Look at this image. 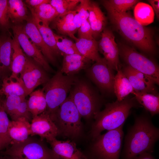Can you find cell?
Here are the masks:
<instances>
[{
	"instance_id": "6da1fadb",
	"label": "cell",
	"mask_w": 159,
	"mask_h": 159,
	"mask_svg": "<svg viewBox=\"0 0 159 159\" xmlns=\"http://www.w3.org/2000/svg\"><path fill=\"white\" fill-rule=\"evenodd\" d=\"M159 138V129L150 116L145 114L137 116L125 136L121 159H133L144 153H152Z\"/></svg>"
},
{
	"instance_id": "7a4b0ae2",
	"label": "cell",
	"mask_w": 159,
	"mask_h": 159,
	"mask_svg": "<svg viewBox=\"0 0 159 159\" xmlns=\"http://www.w3.org/2000/svg\"><path fill=\"white\" fill-rule=\"evenodd\" d=\"M107 13L111 23L126 39L148 54H155L153 32L151 29L140 24L129 12Z\"/></svg>"
},
{
	"instance_id": "3957f363",
	"label": "cell",
	"mask_w": 159,
	"mask_h": 159,
	"mask_svg": "<svg viewBox=\"0 0 159 159\" xmlns=\"http://www.w3.org/2000/svg\"><path fill=\"white\" fill-rule=\"evenodd\" d=\"M135 97H127L121 101L107 103L105 109L95 116L90 131L94 140L103 130H114L124 124L131 109L138 106Z\"/></svg>"
},
{
	"instance_id": "277c9868",
	"label": "cell",
	"mask_w": 159,
	"mask_h": 159,
	"mask_svg": "<svg viewBox=\"0 0 159 159\" xmlns=\"http://www.w3.org/2000/svg\"><path fill=\"white\" fill-rule=\"evenodd\" d=\"M74 75H64L59 70L43 85L47 103L45 111L51 117L67 98L68 93L78 80Z\"/></svg>"
},
{
	"instance_id": "5b68a950",
	"label": "cell",
	"mask_w": 159,
	"mask_h": 159,
	"mask_svg": "<svg viewBox=\"0 0 159 159\" xmlns=\"http://www.w3.org/2000/svg\"><path fill=\"white\" fill-rule=\"evenodd\" d=\"M50 117L57 126L59 134L73 138L81 134L82 117L69 96Z\"/></svg>"
},
{
	"instance_id": "8992f818",
	"label": "cell",
	"mask_w": 159,
	"mask_h": 159,
	"mask_svg": "<svg viewBox=\"0 0 159 159\" xmlns=\"http://www.w3.org/2000/svg\"><path fill=\"white\" fill-rule=\"evenodd\" d=\"M124 124L117 128L100 134L94 140L89 159H120Z\"/></svg>"
},
{
	"instance_id": "52a82bcc",
	"label": "cell",
	"mask_w": 159,
	"mask_h": 159,
	"mask_svg": "<svg viewBox=\"0 0 159 159\" xmlns=\"http://www.w3.org/2000/svg\"><path fill=\"white\" fill-rule=\"evenodd\" d=\"M69 95L81 116L90 119L100 111L102 102L95 91L85 82L78 80L71 88Z\"/></svg>"
},
{
	"instance_id": "ba28073f",
	"label": "cell",
	"mask_w": 159,
	"mask_h": 159,
	"mask_svg": "<svg viewBox=\"0 0 159 159\" xmlns=\"http://www.w3.org/2000/svg\"><path fill=\"white\" fill-rule=\"evenodd\" d=\"M0 153L19 159H59L43 140L29 137L23 142L12 143Z\"/></svg>"
},
{
	"instance_id": "9c48e42d",
	"label": "cell",
	"mask_w": 159,
	"mask_h": 159,
	"mask_svg": "<svg viewBox=\"0 0 159 159\" xmlns=\"http://www.w3.org/2000/svg\"><path fill=\"white\" fill-rule=\"evenodd\" d=\"M119 49V55L127 65L147 75L159 85V68L155 62L129 46L123 45Z\"/></svg>"
},
{
	"instance_id": "30bf717a",
	"label": "cell",
	"mask_w": 159,
	"mask_h": 159,
	"mask_svg": "<svg viewBox=\"0 0 159 159\" xmlns=\"http://www.w3.org/2000/svg\"><path fill=\"white\" fill-rule=\"evenodd\" d=\"M90 78L103 91L114 92L115 75L105 59L101 58L86 69Z\"/></svg>"
},
{
	"instance_id": "8fae6325",
	"label": "cell",
	"mask_w": 159,
	"mask_h": 159,
	"mask_svg": "<svg viewBox=\"0 0 159 159\" xmlns=\"http://www.w3.org/2000/svg\"><path fill=\"white\" fill-rule=\"evenodd\" d=\"M19 77L24 84L26 96L50 79L47 71L42 67L26 56V63Z\"/></svg>"
},
{
	"instance_id": "7c38bea8",
	"label": "cell",
	"mask_w": 159,
	"mask_h": 159,
	"mask_svg": "<svg viewBox=\"0 0 159 159\" xmlns=\"http://www.w3.org/2000/svg\"><path fill=\"white\" fill-rule=\"evenodd\" d=\"M14 36L27 57L31 58L48 72H52L53 69L41 52L31 40L25 33L24 26L16 25L12 26Z\"/></svg>"
},
{
	"instance_id": "4fadbf2b",
	"label": "cell",
	"mask_w": 159,
	"mask_h": 159,
	"mask_svg": "<svg viewBox=\"0 0 159 159\" xmlns=\"http://www.w3.org/2000/svg\"><path fill=\"white\" fill-rule=\"evenodd\" d=\"M98 48L111 69L117 71L120 68L119 48L115 36L109 29L105 28L102 32L101 39L98 42Z\"/></svg>"
},
{
	"instance_id": "5bb4252c",
	"label": "cell",
	"mask_w": 159,
	"mask_h": 159,
	"mask_svg": "<svg viewBox=\"0 0 159 159\" xmlns=\"http://www.w3.org/2000/svg\"><path fill=\"white\" fill-rule=\"evenodd\" d=\"M59 135L58 129L49 115L45 111L32 118L30 123V135H38L47 142Z\"/></svg>"
},
{
	"instance_id": "9a60e30c",
	"label": "cell",
	"mask_w": 159,
	"mask_h": 159,
	"mask_svg": "<svg viewBox=\"0 0 159 159\" xmlns=\"http://www.w3.org/2000/svg\"><path fill=\"white\" fill-rule=\"evenodd\" d=\"M24 28L26 34L40 51L48 62L54 64L55 56L44 42L32 18L27 20Z\"/></svg>"
},
{
	"instance_id": "2e32d148",
	"label": "cell",
	"mask_w": 159,
	"mask_h": 159,
	"mask_svg": "<svg viewBox=\"0 0 159 159\" xmlns=\"http://www.w3.org/2000/svg\"><path fill=\"white\" fill-rule=\"evenodd\" d=\"M48 142L59 159H84L83 153L73 141L69 140H59L55 138Z\"/></svg>"
},
{
	"instance_id": "e0dca14e",
	"label": "cell",
	"mask_w": 159,
	"mask_h": 159,
	"mask_svg": "<svg viewBox=\"0 0 159 159\" xmlns=\"http://www.w3.org/2000/svg\"><path fill=\"white\" fill-rule=\"evenodd\" d=\"M87 10L89 13L88 21L93 37L95 39L106 28L107 18L98 4L95 2L89 1Z\"/></svg>"
},
{
	"instance_id": "ac0fdd59",
	"label": "cell",
	"mask_w": 159,
	"mask_h": 159,
	"mask_svg": "<svg viewBox=\"0 0 159 159\" xmlns=\"http://www.w3.org/2000/svg\"><path fill=\"white\" fill-rule=\"evenodd\" d=\"M76 12V11L74 10L59 14L52 21V28L59 34L68 36L75 41L78 39L74 35L78 30L73 21L74 16Z\"/></svg>"
},
{
	"instance_id": "d6986e66",
	"label": "cell",
	"mask_w": 159,
	"mask_h": 159,
	"mask_svg": "<svg viewBox=\"0 0 159 159\" xmlns=\"http://www.w3.org/2000/svg\"><path fill=\"white\" fill-rule=\"evenodd\" d=\"M63 54L62 66L60 70L66 75H74L81 70L87 69L91 61L80 54Z\"/></svg>"
},
{
	"instance_id": "ffe728a7",
	"label": "cell",
	"mask_w": 159,
	"mask_h": 159,
	"mask_svg": "<svg viewBox=\"0 0 159 159\" xmlns=\"http://www.w3.org/2000/svg\"><path fill=\"white\" fill-rule=\"evenodd\" d=\"M12 41L10 37L0 38V77L2 80L11 73Z\"/></svg>"
},
{
	"instance_id": "44dd1931",
	"label": "cell",
	"mask_w": 159,
	"mask_h": 159,
	"mask_svg": "<svg viewBox=\"0 0 159 159\" xmlns=\"http://www.w3.org/2000/svg\"><path fill=\"white\" fill-rule=\"evenodd\" d=\"M9 133L12 143L23 142L30 135V123L24 117L10 121Z\"/></svg>"
},
{
	"instance_id": "7402d4cb",
	"label": "cell",
	"mask_w": 159,
	"mask_h": 159,
	"mask_svg": "<svg viewBox=\"0 0 159 159\" xmlns=\"http://www.w3.org/2000/svg\"><path fill=\"white\" fill-rule=\"evenodd\" d=\"M26 58V55L23 52L17 39L14 36L12 43L11 73L10 78L16 79L19 77L25 64Z\"/></svg>"
},
{
	"instance_id": "603a6c76",
	"label": "cell",
	"mask_w": 159,
	"mask_h": 159,
	"mask_svg": "<svg viewBox=\"0 0 159 159\" xmlns=\"http://www.w3.org/2000/svg\"><path fill=\"white\" fill-rule=\"evenodd\" d=\"M31 12L32 18L44 42L55 56L59 55L61 52L57 47L54 33L49 27V24L44 22L34 13Z\"/></svg>"
},
{
	"instance_id": "cb8c5ba5",
	"label": "cell",
	"mask_w": 159,
	"mask_h": 159,
	"mask_svg": "<svg viewBox=\"0 0 159 159\" xmlns=\"http://www.w3.org/2000/svg\"><path fill=\"white\" fill-rule=\"evenodd\" d=\"M75 44L80 54L91 61L96 62L101 58L98 52V42L94 39L78 38Z\"/></svg>"
},
{
	"instance_id": "d4e9b609",
	"label": "cell",
	"mask_w": 159,
	"mask_h": 159,
	"mask_svg": "<svg viewBox=\"0 0 159 159\" xmlns=\"http://www.w3.org/2000/svg\"><path fill=\"white\" fill-rule=\"evenodd\" d=\"M0 89L1 95H5L6 97L16 95L25 99L26 97L24 84L19 77L16 79L9 77L4 78Z\"/></svg>"
},
{
	"instance_id": "484cf974",
	"label": "cell",
	"mask_w": 159,
	"mask_h": 159,
	"mask_svg": "<svg viewBox=\"0 0 159 159\" xmlns=\"http://www.w3.org/2000/svg\"><path fill=\"white\" fill-rule=\"evenodd\" d=\"M29 95V97L27 100V108L33 118L46 111L47 103L42 89L33 91Z\"/></svg>"
},
{
	"instance_id": "4316f807",
	"label": "cell",
	"mask_w": 159,
	"mask_h": 159,
	"mask_svg": "<svg viewBox=\"0 0 159 159\" xmlns=\"http://www.w3.org/2000/svg\"><path fill=\"white\" fill-rule=\"evenodd\" d=\"M117 72L115 77L114 93L117 97V100L121 101L127 97L130 93L132 94L134 90L121 68Z\"/></svg>"
},
{
	"instance_id": "83f0119b",
	"label": "cell",
	"mask_w": 159,
	"mask_h": 159,
	"mask_svg": "<svg viewBox=\"0 0 159 159\" xmlns=\"http://www.w3.org/2000/svg\"><path fill=\"white\" fill-rule=\"evenodd\" d=\"M140 105L150 113L151 116L159 112V96L158 95L146 92H137L132 93Z\"/></svg>"
},
{
	"instance_id": "f1b7e54d",
	"label": "cell",
	"mask_w": 159,
	"mask_h": 159,
	"mask_svg": "<svg viewBox=\"0 0 159 159\" xmlns=\"http://www.w3.org/2000/svg\"><path fill=\"white\" fill-rule=\"evenodd\" d=\"M8 14L11 21L18 24L29 18L27 6L21 0H8Z\"/></svg>"
},
{
	"instance_id": "f546056e",
	"label": "cell",
	"mask_w": 159,
	"mask_h": 159,
	"mask_svg": "<svg viewBox=\"0 0 159 159\" xmlns=\"http://www.w3.org/2000/svg\"><path fill=\"white\" fill-rule=\"evenodd\" d=\"M121 70L129 80L134 91L156 94L155 85L148 84L138 78L134 73L130 67L128 65L125 66Z\"/></svg>"
},
{
	"instance_id": "4dcf8cb0",
	"label": "cell",
	"mask_w": 159,
	"mask_h": 159,
	"mask_svg": "<svg viewBox=\"0 0 159 159\" xmlns=\"http://www.w3.org/2000/svg\"><path fill=\"white\" fill-rule=\"evenodd\" d=\"M134 14L135 19L143 26L149 25L154 21V12L149 4L138 2L135 5Z\"/></svg>"
},
{
	"instance_id": "1f68e13d",
	"label": "cell",
	"mask_w": 159,
	"mask_h": 159,
	"mask_svg": "<svg viewBox=\"0 0 159 159\" xmlns=\"http://www.w3.org/2000/svg\"><path fill=\"white\" fill-rule=\"evenodd\" d=\"M102 3L107 12H126L139 2L137 0H104Z\"/></svg>"
},
{
	"instance_id": "d6a6232c",
	"label": "cell",
	"mask_w": 159,
	"mask_h": 159,
	"mask_svg": "<svg viewBox=\"0 0 159 159\" xmlns=\"http://www.w3.org/2000/svg\"><path fill=\"white\" fill-rule=\"evenodd\" d=\"M10 121L2 104L0 108V147L1 151L8 147L12 143L9 133Z\"/></svg>"
},
{
	"instance_id": "836d02e7",
	"label": "cell",
	"mask_w": 159,
	"mask_h": 159,
	"mask_svg": "<svg viewBox=\"0 0 159 159\" xmlns=\"http://www.w3.org/2000/svg\"><path fill=\"white\" fill-rule=\"evenodd\" d=\"M28 7L31 12L34 13L42 21L48 24L59 15L49 3H43L33 8Z\"/></svg>"
},
{
	"instance_id": "e575fe53",
	"label": "cell",
	"mask_w": 159,
	"mask_h": 159,
	"mask_svg": "<svg viewBox=\"0 0 159 159\" xmlns=\"http://www.w3.org/2000/svg\"><path fill=\"white\" fill-rule=\"evenodd\" d=\"M57 47L63 54H81L78 52L75 43L64 35H60L54 33Z\"/></svg>"
},
{
	"instance_id": "d590c367",
	"label": "cell",
	"mask_w": 159,
	"mask_h": 159,
	"mask_svg": "<svg viewBox=\"0 0 159 159\" xmlns=\"http://www.w3.org/2000/svg\"><path fill=\"white\" fill-rule=\"evenodd\" d=\"M81 0H51L49 3L59 14L74 10Z\"/></svg>"
},
{
	"instance_id": "8d00e7d4",
	"label": "cell",
	"mask_w": 159,
	"mask_h": 159,
	"mask_svg": "<svg viewBox=\"0 0 159 159\" xmlns=\"http://www.w3.org/2000/svg\"><path fill=\"white\" fill-rule=\"evenodd\" d=\"M25 99L16 95L9 96L6 97L4 100L2 101L3 108L10 117L20 103Z\"/></svg>"
},
{
	"instance_id": "74e56055",
	"label": "cell",
	"mask_w": 159,
	"mask_h": 159,
	"mask_svg": "<svg viewBox=\"0 0 159 159\" xmlns=\"http://www.w3.org/2000/svg\"><path fill=\"white\" fill-rule=\"evenodd\" d=\"M10 117L11 120H15L19 118L24 117L29 122L32 121V117L28 111L26 99L20 103Z\"/></svg>"
},
{
	"instance_id": "f35d334b",
	"label": "cell",
	"mask_w": 159,
	"mask_h": 159,
	"mask_svg": "<svg viewBox=\"0 0 159 159\" xmlns=\"http://www.w3.org/2000/svg\"><path fill=\"white\" fill-rule=\"evenodd\" d=\"M8 0H0V26L8 29L9 26Z\"/></svg>"
},
{
	"instance_id": "ab89813d",
	"label": "cell",
	"mask_w": 159,
	"mask_h": 159,
	"mask_svg": "<svg viewBox=\"0 0 159 159\" xmlns=\"http://www.w3.org/2000/svg\"><path fill=\"white\" fill-rule=\"evenodd\" d=\"M77 31L79 38L87 39H94L88 19L82 21L81 25Z\"/></svg>"
},
{
	"instance_id": "60d3db41",
	"label": "cell",
	"mask_w": 159,
	"mask_h": 159,
	"mask_svg": "<svg viewBox=\"0 0 159 159\" xmlns=\"http://www.w3.org/2000/svg\"><path fill=\"white\" fill-rule=\"evenodd\" d=\"M89 1L81 0L74 10L79 14L82 21L88 19L89 13L87 10V5Z\"/></svg>"
},
{
	"instance_id": "b9f144b4",
	"label": "cell",
	"mask_w": 159,
	"mask_h": 159,
	"mask_svg": "<svg viewBox=\"0 0 159 159\" xmlns=\"http://www.w3.org/2000/svg\"><path fill=\"white\" fill-rule=\"evenodd\" d=\"M25 2L28 5V6L31 7H34L42 4L49 3L50 0H26Z\"/></svg>"
},
{
	"instance_id": "7bdbcfd3",
	"label": "cell",
	"mask_w": 159,
	"mask_h": 159,
	"mask_svg": "<svg viewBox=\"0 0 159 159\" xmlns=\"http://www.w3.org/2000/svg\"><path fill=\"white\" fill-rule=\"evenodd\" d=\"M149 3L151 4L154 12L158 18L159 17V1L158 0H149Z\"/></svg>"
},
{
	"instance_id": "ee69618b",
	"label": "cell",
	"mask_w": 159,
	"mask_h": 159,
	"mask_svg": "<svg viewBox=\"0 0 159 159\" xmlns=\"http://www.w3.org/2000/svg\"><path fill=\"white\" fill-rule=\"evenodd\" d=\"M73 21L75 26L78 30L81 25L82 21L79 14L76 11L74 16Z\"/></svg>"
},
{
	"instance_id": "f6af8a7d",
	"label": "cell",
	"mask_w": 159,
	"mask_h": 159,
	"mask_svg": "<svg viewBox=\"0 0 159 159\" xmlns=\"http://www.w3.org/2000/svg\"><path fill=\"white\" fill-rule=\"evenodd\" d=\"M133 159H156L152 155V153H145L140 154L133 158Z\"/></svg>"
},
{
	"instance_id": "bcb514c9",
	"label": "cell",
	"mask_w": 159,
	"mask_h": 159,
	"mask_svg": "<svg viewBox=\"0 0 159 159\" xmlns=\"http://www.w3.org/2000/svg\"><path fill=\"white\" fill-rule=\"evenodd\" d=\"M0 159H8V157L4 155V156H0Z\"/></svg>"
},
{
	"instance_id": "7dc6e473",
	"label": "cell",
	"mask_w": 159,
	"mask_h": 159,
	"mask_svg": "<svg viewBox=\"0 0 159 159\" xmlns=\"http://www.w3.org/2000/svg\"><path fill=\"white\" fill-rule=\"evenodd\" d=\"M7 156L8 157V159H19L18 158L16 157H10V156Z\"/></svg>"
},
{
	"instance_id": "c3c4849f",
	"label": "cell",
	"mask_w": 159,
	"mask_h": 159,
	"mask_svg": "<svg viewBox=\"0 0 159 159\" xmlns=\"http://www.w3.org/2000/svg\"><path fill=\"white\" fill-rule=\"evenodd\" d=\"M2 105V100L0 99V108Z\"/></svg>"
},
{
	"instance_id": "681fc988",
	"label": "cell",
	"mask_w": 159,
	"mask_h": 159,
	"mask_svg": "<svg viewBox=\"0 0 159 159\" xmlns=\"http://www.w3.org/2000/svg\"><path fill=\"white\" fill-rule=\"evenodd\" d=\"M84 159H89L87 157H86L84 155H83Z\"/></svg>"
},
{
	"instance_id": "f907efd6",
	"label": "cell",
	"mask_w": 159,
	"mask_h": 159,
	"mask_svg": "<svg viewBox=\"0 0 159 159\" xmlns=\"http://www.w3.org/2000/svg\"><path fill=\"white\" fill-rule=\"evenodd\" d=\"M1 95V90H0V95Z\"/></svg>"
},
{
	"instance_id": "816d5d0a",
	"label": "cell",
	"mask_w": 159,
	"mask_h": 159,
	"mask_svg": "<svg viewBox=\"0 0 159 159\" xmlns=\"http://www.w3.org/2000/svg\"><path fill=\"white\" fill-rule=\"evenodd\" d=\"M1 151V148H0V152Z\"/></svg>"
},
{
	"instance_id": "f5cc1de1",
	"label": "cell",
	"mask_w": 159,
	"mask_h": 159,
	"mask_svg": "<svg viewBox=\"0 0 159 159\" xmlns=\"http://www.w3.org/2000/svg\"></svg>"
}]
</instances>
